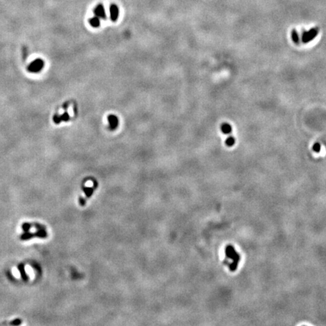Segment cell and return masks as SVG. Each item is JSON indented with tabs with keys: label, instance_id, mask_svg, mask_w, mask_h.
I'll return each mask as SVG.
<instances>
[{
	"label": "cell",
	"instance_id": "obj_1",
	"mask_svg": "<svg viewBox=\"0 0 326 326\" xmlns=\"http://www.w3.org/2000/svg\"><path fill=\"white\" fill-rule=\"evenodd\" d=\"M226 254H227V256L228 258L233 259V263L230 264L229 268H230V270L232 271H234L235 270L237 269L238 263H239V261L240 260L239 255L238 254L237 252H235V249L231 246H228L227 247V248H226Z\"/></svg>",
	"mask_w": 326,
	"mask_h": 326
},
{
	"label": "cell",
	"instance_id": "obj_2",
	"mask_svg": "<svg viewBox=\"0 0 326 326\" xmlns=\"http://www.w3.org/2000/svg\"><path fill=\"white\" fill-rule=\"evenodd\" d=\"M318 33L319 28H317V27L312 28L309 31L303 32V35H302V42L304 44L310 42V41H312L313 39H314L316 37V36L318 35Z\"/></svg>",
	"mask_w": 326,
	"mask_h": 326
},
{
	"label": "cell",
	"instance_id": "obj_3",
	"mask_svg": "<svg viewBox=\"0 0 326 326\" xmlns=\"http://www.w3.org/2000/svg\"><path fill=\"white\" fill-rule=\"evenodd\" d=\"M44 67V61L42 59H36L29 65L28 70L30 72L36 73L39 72Z\"/></svg>",
	"mask_w": 326,
	"mask_h": 326
},
{
	"label": "cell",
	"instance_id": "obj_4",
	"mask_svg": "<svg viewBox=\"0 0 326 326\" xmlns=\"http://www.w3.org/2000/svg\"><path fill=\"white\" fill-rule=\"evenodd\" d=\"M108 122H109V129L110 130H115L116 129L119 125V119L115 115H109L107 118Z\"/></svg>",
	"mask_w": 326,
	"mask_h": 326
},
{
	"label": "cell",
	"instance_id": "obj_5",
	"mask_svg": "<svg viewBox=\"0 0 326 326\" xmlns=\"http://www.w3.org/2000/svg\"><path fill=\"white\" fill-rule=\"evenodd\" d=\"M94 13H95V16H97L99 18H106L105 9H104V7H103V5H97V6L95 7V9H94Z\"/></svg>",
	"mask_w": 326,
	"mask_h": 326
},
{
	"label": "cell",
	"instance_id": "obj_6",
	"mask_svg": "<svg viewBox=\"0 0 326 326\" xmlns=\"http://www.w3.org/2000/svg\"><path fill=\"white\" fill-rule=\"evenodd\" d=\"M109 14H110V19L113 21H116L119 17V8L116 5L112 4L109 7Z\"/></svg>",
	"mask_w": 326,
	"mask_h": 326
},
{
	"label": "cell",
	"instance_id": "obj_7",
	"mask_svg": "<svg viewBox=\"0 0 326 326\" xmlns=\"http://www.w3.org/2000/svg\"><path fill=\"white\" fill-rule=\"evenodd\" d=\"M69 119H70L69 114L67 113H64L63 115H60V116L55 115L54 116V118H53V120H54V122H55L56 124H58V123H60L61 122H66V121H68Z\"/></svg>",
	"mask_w": 326,
	"mask_h": 326
},
{
	"label": "cell",
	"instance_id": "obj_8",
	"mask_svg": "<svg viewBox=\"0 0 326 326\" xmlns=\"http://www.w3.org/2000/svg\"><path fill=\"white\" fill-rule=\"evenodd\" d=\"M221 131L223 132V134H229L232 132V127L231 125L228 123H223L221 125Z\"/></svg>",
	"mask_w": 326,
	"mask_h": 326
},
{
	"label": "cell",
	"instance_id": "obj_9",
	"mask_svg": "<svg viewBox=\"0 0 326 326\" xmlns=\"http://www.w3.org/2000/svg\"><path fill=\"white\" fill-rule=\"evenodd\" d=\"M89 23L91 25V27H98L101 24V21H100L99 17H97V16L93 17L89 20Z\"/></svg>",
	"mask_w": 326,
	"mask_h": 326
},
{
	"label": "cell",
	"instance_id": "obj_10",
	"mask_svg": "<svg viewBox=\"0 0 326 326\" xmlns=\"http://www.w3.org/2000/svg\"><path fill=\"white\" fill-rule=\"evenodd\" d=\"M291 38H292V40H293L295 44L299 43V36H298V33L296 31V30H292V31H291Z\"/></svg>",
	"mask_w": 326,
	"mask_h": 326
},
{
	"label": "cell",
	"instance_id": "obj_11",
	"mask_svg": "<svg viewBox=\"0 0 326 326\" xmlns=\"http://www.w3.org/2000/svg\"><path fill=\"white\" fill-rule=\"evenodd\" d=\"M235 138L232 136L228 137L227 138V140H226V144H227V147H233V145H234V144H235Z\"/></svg>",
	"mask_w": 326,
	"mask_h": 326
},
{
	"label": "cell",
	"instance_id": "obj_12",
	"mask_svg": "<svg viewBox=\"0 0 326 326\" xmlns=\"http://www.w3.org/2000/svg\"><path fill=\"white\" fill-rule=\"evenodd\" d=\"M33 236H35V233H26L24 234L21 235V239L22 240H28L30 239L33 238Z\"/></svg>",
	"mask_w": 326,
	"mask_h": 326
},
{
	"label": "cell",
	"instance_id": "obj_13",
	"mask_svg": "<svg viewBox=\"0 0 326 326\" xmlns=\"http://www.w3.org/2000/svg\"><path fill=\"white\" fill-rule=\"evenodd\" d=\"M313 150L316 153H319L320 150H321V145H320V144H319V143L314 144L313 146Z\"/></svg>",
	"mask_w": 326,
	"mask_h": 326
},
{
	"label": "cell",
	"instance_id": "obj_14",
	"mask_svg": "<svg viewBox=\"0 0 326 326\" xmlns=\"http://www.w3.org/2000/svg\"><path fill=\"white\" fill-rule=\"evenodd\" d=\"M18 269L20 270V271H21V275H22V277H23V279H27V276H26V273H25V271H24V269H23V265H20L18 267Z\"/></svg>",
	"mask_w": 326,
	"mask_h": 326
},
{
	"label": "cell",
	"instance_id": "obj_15",
	"mask_svg": "<svg viewBox=\"0 0 326 326\" xmlns=\"http://www.w3.org/2000/svg\"><path fill=\"white\" fill-rule=\"evenodd\" d=\"M22 228H23V229L25 232H28V230H29L30 228V224H29V223H23Z\"/></svg>",
	"mask_w": 326,
	"mask_h": 326
},
{
	"label": "cell",
	"instance_id": "obj_16",
	"mask_svg": "<svg viewBox=\"0 0 326 326\" xmlns=\"http://www.w3.org/2000/svg\"><path fill=\"white\" fill-rule=\"evenodd\" d=\"M85 191L86 193L87 196H90L91 195V193H92V189H91V188H85Z\"/></svg>",
	"mask_w": 326,
	"mask_h": 326
},
{
	"label": "cell",
	"instance_id": "obj_17",
	"mask_svg": "<svg viewBox=\"0 0 326 326\" xmlns=\"http://www.w3.org/2000/svg\"><path fill=\"white\" fill-rule=\"evenodd\" d=\"M20 323H21V320H20V319H16V321H15V322H11V325H18V324H20Z\"/></svg>",
	"mask_w": 326,
	"mask_h": 326
}]
</instances>
